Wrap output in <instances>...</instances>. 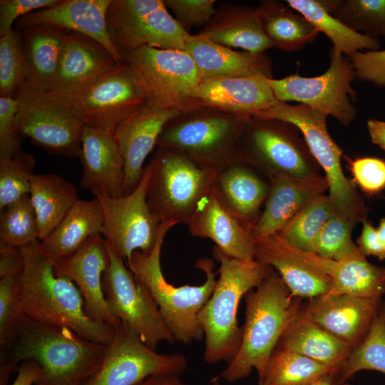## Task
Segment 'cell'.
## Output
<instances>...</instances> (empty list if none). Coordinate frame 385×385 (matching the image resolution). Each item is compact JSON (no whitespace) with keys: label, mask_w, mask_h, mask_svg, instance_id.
I'll return each instance as SVG.
<instances>
[{"label":"cell","mask_w":385,"mask_h":385,"mask_svg":"<svg viewBox=\"0 0 385 385\" xmlns=\"http://www.w3.org/2000/svg\"><path fill=\"white\" fill-rule=\"evenodd\" d=\"M26 78V66L19 30L0 38V96L16 98Z\"/></svg>","instance_id":"obj_44"},{"label":"cell","mask_w":385,"mask_h":385,"mask_svg":"<svg viewBox=\"0 0 385 385\" xmlns=\"http://www.w3.org/2000/svg\"><path fill=\"white\" fill-rule=\"evenodd\" d=\"M106 23L121 56L143 46L185 51L190 35L169 14L163 0H111Z\"/></svg>","instance_id":"obj_11"},{"label":"cell","mask_w":385,"mask_h":385,"mask_svg":"<svg viewBox=\"0 0 385 385\" xmlns=\"http://www.w3.org/2000/svg\"><path fill=\"white\" fill-rule=\"evenodd\" d=\"M29 197L36 215L38 240L43 242L78 200L75 186L56 174H34Z\"/></svg>","instance_id":"obj_35"},{"label":"cell","mask_w":385,"mask_h":385,"mask_svg":"<svg viewBox=\"0 0 385 385\" xmlns=\"http://www.w3.org/2000/svg\"><path fill=\"white\" fill-rule=\"evenodd\" d=\"M24 270L21 313L34 321L66 327L97 343L108 345L115 329L92 320L86 313L81 292L65 276H57L53 262L38 240L21 248Z\"/></svg>","instance_id":"obj_2"},{"label":"cell","mask_w":385,"mask_h":385,"mask_svg":"<svg viewBox=\"0 0 385 385\" xmlns=\"http://www.w3.org/2000/svg\"><path fill=\"white\" fill-rule=\"evenodd\" d=\"M166 8L186 31L194 26L205 25L216 11L214 0H163Z\"/></svg>","instance_id":"obj_49"},{"label":"cell","mask_w":385,"mask_h":385,"mask_svg":"<svg viewBox=\"0 0 385 385\" xmlns=\"http://www.w3.org/2000/svg\"><path fill=\"white\" fill-rule=\"evenodd\" d=\"M339 384V382L337 379V375L330 374L310 385H338Z\"/></svg>","instance_id":"obj_56"},{"label":"cell","mask_w":385,"mask_h":385,"mask_svg":"<svg viewBox=\"0 0 385 385\" xmlns=\"http://www.w3.org/2000/svg\"><path fill=\"white\" fill-rule=\"evenodd\" d=\"M366 126L371 142L385 150V121L369 119Z\"/></svg>","instance_id":"obj_54"},{"label":"cell","mask_w":385,"mask_h":385,"mask_svg":"<svg viewBox=\"0 0 385 385\" xmlns=\"http://www.w3.org/2000/svg\"><path fill=\"white\" fill-rule=\"evenodd\" d=\"M122 58L151 105L182 113L205 107L194 96L200 79L185 51L143 46Z\"/></svg>","instance_id":"obj_9"},{"label":"cell","mask_w":385,"mask_h":385,"mask_svg":"<svg viewBox=\"0 0 385 385\" xmlns=\"http://www.w3.org/2000/svg\"><path fill=\"white\" fill-rule=\"evenodd\" d=\"M257 8L265 34L278 49L297 51L313 42L319 33L304 16L280 1H261Z\"/></svg>","instance_id":"obj_37"},{"label":"cell","mask_w":385,"mask_h":385,"mask_svg":"<svg viewBox=\"0 0 385 385\" xmlns=\"http://www.w3.org/2000/svg\"><path fill=\"white\" fill-rule=\"evenodd\" d=\"M111 0H63L58 4L19 18L16 29L36 24H51L89 36L103 45L119 63L122 56L108 30L106 13Z\"/></svg>","instance_id":"obj_25"},{"label":"cell","mask_w":385,"mask_h":385,"mask_svg":"<svg viewBox=\"0 0 385 385\" xmlns=\"http://www.w3.org/2000/svg\"><path fill=\"white\" fill-rule=\"evenodd\" d=\"M325 9L351 30L385 36V0H319Z\"/></svg>","instance_id":"obj_40"},{"label":"cell","mask_w":385,"mask_h":385,"mask_svg":"<svg viewBox=\"0 0 385 385\" xmlns=\"http://www.w3.org/2000/svg\"><path fill=\"white\" fill-rule=\"evenodd\" d=\"M173 227L170 223H160L153 250L149 253L135 251L126 262L155 301L175 341L190 344L204 337L198 314L212 294L217 274L213 271V261L201 258L196 261L195 267L205 272L203 284L175 287L167 282L161 270L160 253L165 236Z\"/></svg>","instance_id":"obj_5"},{"label":"cell","mask_w":385,"mask_h":385,"mask_svg":"<svg viewBox=\"0 0 385 385\" xmlns=\"http://www.w3.org/2000/svg\"><path fill=\"white\" fill-rule=\"evenodd\" d=\"M135 385H190L183 381L179 376L169 374L151 375Z\"/></svg>","instance_id":"obj_55"},{"label":"cell","mask_w":385,"mask_h":385,"mask_svg":"<svg viewBox=\"0 0 385 385\" xmlns=\"http://www.w3.org/2000/svg\"><path fill=\"white\" fill-rule=\"evenodd\" d=\"M255 260L273 268L294 297L302 299L326 294L330 279L301 256L279 233L254 238Z\"/></svg>","instance_id":"obj_24"},{"label":"cell","mask_w":385,"mask_h":385,"mask_svg":"<svg viewBox=\"0 0 385 385\" xmlns=\"http://www.w3.org/2000/svg\"><path fill=\"white\" fill-rule=\"evenodd\" d=\"M35 163L31 154L21 150L11 158H0V210L29 194Z\"/></svg>","instance_id":"obj_46"},{"label":"cell","mask_w":385,"mask_h":385,"mask_svg":"<svg viewBox=\"0 0 385 385\" xmlns=\"http://www.w3.org/2000/svg\"><path fill=\"white\" fill-rule=\"evenodd\" d=\"M349 170L356 186L369 195L385 189V161L374 157L348 159Z\"/></svg>","instance_id":"obj_47"},{"label":"cell","mask_w":385,"mask_h":385,"mask_svg":"<svg viewBox=\"0 0 385 385\" xmlns=\"http://www.w3.org/2000/svg\"><path fill=\"white\" fill-rule=\"evenodd\" d=\"M187 225L192 235L211 240L225 255L240 260H255L252 230L224 207L214 187L199 203Z\"/></svg>","instance_id":"obj_28"},{"label":"cell","mask_w":385,"mask_h":385,"mask_svg":"<svg viewBox=\"0 0 385 385\" xmlns=\"http://www.w3.org/2000/svg\"><path fill=\"white\" fill-rule=\"evenodd\" d=\"M196 35L253 53H262L273 47L263 30L257 6L222 4Z\"/></svg>","instance_id":"obj_31"},{"label":"cell","mask_w":385,"mask_h":385,"mask_svg":"<svg viewBox=\"0 0 385 385\" xmlns=\"http://www.w3.org/2000/svg\"><path fill=\"white\" fill-rule=\"evenodd\" d=\"M213 255L220 262V276L212 295L198 314L205 337L203 359L208 364H229L242 340V327L237 323L240 300L274 269L255 260L230 257L215 247Z\"/></svg>","instance_id":"obj_4"},{"label":"cell","mask_w":385,"mask_h":385,"mask_svg":"<svg viewBox=\"0 0 385 385\" xmlns=\"http://www.w3.org/2000/svg\"><path fill=\"white\" fill-rule=\"evenodd\" d=\"M106 245L109 263L103 275V289L112 314L128 324L152 349L161 342L175 343L147 289L126 267L125 260L107 242Z\"/></svg>","instance_id":"obj_12"},{"label":"cell","mask_w":385,"mask_h":385,"mask_svg":"<svg viewBox=\"0 0 385 385\" xmlns=\"http://www.w3.org/2000/svg\"><path fill=\"white\" fill-rule=\"evenodd\" d=\"M150 161L147 196L150 210L160 223L188 225L199 203L212 190L219 167L163 147H158Z\"/></svg>","instance_id":"obj_6"},{"label":"cell","mask_w":385,"mask_h":385,"mask_svg":"<svg viewBox=\"0 0 385 385\" xmlns=\"http://www.w3.org/2000/svg\"><path fill=\"white\" fill-rule=\"evenodd\" d=\"M106 345L91 341L66 327L21 316L15 344L0 361V385H6L19 364L34 359L42 374L37 385H82L101 367Z\"/></svg>","instance_id":"obj_1"},{"label":"cell","mask_w":385,"mask_h":385,"mask_svg":"<svg viewBox=\"0 0 385 385\" xmlns=\"http://www.w3.org/2000/svg\"><path fill=\"white\" fill-rule=\"evenodd\" d=\"M103 213L98 200H80L41 242L50 258L55 262L78 249L91 237L101 234Z\"/></svg>","instance_id":"obj_34"},{"label":"cell","mask_w":385,"mask_h":385,"mask_svg":"<svg viewBox=\"0 0 385 385\" xmlns=\"http://www.w3.org/2000/svg\"><path fill=\"white\" fill-rule=\"evenodd\" d=\"M26 66L21 89L49 92L54 83L67 30L51 24H36L19 30Z\"/></svg>","instance_id":"obj_32"},{"label":"cell","mask_w":385,"mask_h":385,"mask_svg":"<svg viewBox=\"0 0 385 385\" xmlns=\"http://www.w3.org/2000/svg\"><path fill=\"white\" fill-rule=\"evenodd\" d=\"M274 348L303 355L338 373L352 351L349 345L315 323L308 315L304 304Z\"/></svg>","instance_id":"obj_33"},{"label":"cell","mask_w":385,"mask_h":385,"mask_svg":"<svg viewBox=\"0 0 385 385\" xmlns=\"http://www.w3.org/2000/svg\"><path fill=\"white\" fill-rule=\"evenodd\" d=\"M330 58L328 69L320 76L294 73L280 79L269 78V83L277 100L299 102L348 125L356 114L350 101L356 96L351 86L355 72L349 58L334 48Z\"/></svg>","instance_id":"obj_13"},{"label":"cell","mask_w":385,"mask_h":385,"mask_svg":"<svg viewBox=\"0 0 385 385\" xmlns=\"http://www.w3.org/2000/svg\"><path fill=\"white\" fill-rule=\"evenodd\" d=\"M249 118L202 107L168 122L157 145L180 151L204 165L220 167L241 158L240 142Z\"/></svg>","instance_id":"obj_8"},{"label":"cell","mask_w":385,"mask_h":385,"mask_svg":"<svg viewBox=\"0 0 385 385\" xmlns=\"http://www.w3.org/2000/svg\"><path fill=\"white\" fill-rule=\"evenodd\" d=\"M253 117L283 120L297 126L311 153L324 171L329 191L328 196L334 213L358 222L367 220L368 210L364 200L355 184L342 170V150L328 132L326 114L303 104L292 106L277 100L270 108Z\"/></svg>","instance_id":"obj_7"},{"label":"cell","mask_w":385,"mask_h":385,"mask_svg":"<svg viewBox=\"0 0 385 385\" xmlns=\"http://www.w3.org/2000/svg\"><path fill=\"white\" fill-rule=\"evenodd\" d=\"M151 161L144 168L137 187L120 197L98 195L103 213L101 235L125 261L135 251L150 252L158 237L160 222L148 203Z\"/></svg>","instance_id":"obj_15"},{"label":"cell","mask_w":385,"mask_h":385,"mask_svg":"<svg viewBox=\"0 0 385 385\" xmlns=\"http://www.w3.org/2000/svg\"><path fill=\"white\" fill-rule=\"evenodd\" d=\"M42 374L40 364L34 359L19 364L17 376L11 385H37Z\"/></svg>","instance_id":"obj_53"},{"label":"cell","mask_w":385,"mask_h":385,"mask_svg":"<svg viewBox=\"0 0 385 385\" xmlns=\"http://www.w3.org/2000/svg\"><path fill=\"white\" fill-rule=\"evenodd\" d=\"M214 191L224 207L251 230L261 215L270 191V180L242 158L218 168Z\"/></svg>","instance_id":"obj_22"},{"label":"cell","mask_w":385,"mask_h":385,"mask_svg":"<svg viewBox=\"0 0 385 385\" xmlns=\"http://www.w3.org/2000/svg\"><path fill=\"white\" fill-rule=\"evenodd\" d=\"M210 385H222L221 383L220 382V380L215 377H212L210 380Z\"/></svg>","instance_id":"obj_57"},{"label":"cell","mask_w":385,"mask_h":385,"mask_svg":"<svg viewBox=\"0 0 385 385\" xmlns=\"http://www.w3.org/2000/svg\"><path fill=\"white\" fill-rule=\"evenodd\" d=\"M185 51L196 64L200 81L264 75L272 78L271 59L264 53L237 51L195 35Z\"/></svg>","instance_id":"obj_30"},{"label":"cell","mask_w":385,"mask_h":385,"mask_svg":"<svg viewBox=\"0 0 385 385\" xmlns=\"http://www.w3.org/2000/svg\"><path fill=\"white\" fill-rule=\"evenodd\" d=\"M287 4L304 16L319 32H323L334 48L349 56L359 50H379L376 38L357 33L331 15L319 0H287Z\"/></svg>","instance_id":"obj_38"},{"label":"cell","mask_w":385,"mask_h":385,"mask_svg":"<svg viewBox=\"0 0 385 385\" xmlns=\"http://www.w3.org/2000/svg\"><path fill=\"white\" fill-rule=\"evenodd\" d=\"M359 79L385 87V50L356 51L348 56Z\"/></svg>","instance_id":"obj_50"},{"label":"cell","mask_w":385,"mask_h":385,"mask_svg":"<svg viewBox=\"0 0 385 385\" xmlns=\"http://www.w3.org/2000/svg\"><path fill=\"white\" fill-rule=\"evenodd\" d=\"M245 320L235 358L215 378L233 383L255 369L260 379L280 337L302 307L279 274L273 271L245 295Z\"/></svg>","instance_id":"obj_3"},{"label":"cell","mask_w":385,"mask_h":385,"mask_svg":"<svg viewBox=\"0 0 385 385\" xmlns=\"http://www.w3.org/2000/svg\"><path fill=\"white\" fill-rule=\"evenodd\" d=\"M357 223L352 218L334 213L317 236L312 252L336 261L352 254L359 248L351 239Z\"/></svg>","instance_id":"obj_45"},{"label":"cell","mask_w":385,"mask_h":385,"mask_svg":"<svg viewBox=\"0 0 385 385\" xmlns=\"http://www.w3.org/2000/svg\"><path fill=\"white\" fill-rule=\"evenodd\" d=\"M146 102L136 78L123 63L67 103L85 126L114 134Z\"/></svg>","instance_id":"obj_17"},{"label":"cell","mask_w":385,"mask_h":385,"mask_svg":"<svg viewBox=\"0 0 385 385\" xmlns=\"http://www.w3.org/2000/svg\"><path fill=\"white\" fill-rule=\"evenodd\" d=\"M363 370L385 374V300L367 334L342 366L337 374L338 381L346 382Z\"/></svg>","instance_id":"obj_41"},{"label":"cell","mask_w":385,"mask_h":385,"mask_svg":"<svg viewBox=\"0 0 385 385\" xmlns=\"http://www.w3.org/2000/svg\"><path fill=\"white\" fill-rule=\"evenodd\" d=\"M188 366L184 355L156 352L122 322L106 345L101 367L82 385H135L155 374L180 376Z\"/></svg>","instance_id":"obj_16"},{"label":"cell","mask_w":385,"mask_h":385,"mask_svg":"<svg viewBox=\"0 0 385 385\" xmlns=\"http://www.w3.org/2000/svg\"><path fill=\"white\" fill-rule=\"evenodd\" d=\"M264 75L200 81L194 96L205 107H212L251 118L277 101Z\"/></svg>","instance_id":"obj_27"},{"label":"cell","mask_w":385,"mask_h":385,"mask_svg":"<svg viewBox=\"0 0 385 385\" xmlns=\"http://www.w3.org/2000/svg\"><path fill=\"white\" fill-rule=\"evenodd\" d=\"M20 105L18 98L0 96V158H8L21 151L15 118Z\"/></svg>","instance_id":"obj_48"},{"label":"cell","mask_w":385,"mask_h":385,"mask_svg":"<svg viewBox=\"0 0 385 385\" xmlns=\"http://www.w3.org/2000/svg\"><path fill=\"white\" fill-rule=\"evenodd\" d=\"M183 113L166 110L146 102L128 117L115 130L114 135L123 158V195L138 185L143 164L168 122Z\"/></svg>","instance_id":"obj_20"},{"label":"cell","mask_w":385,"mask_h":385,"mask_svg":"<svg viewBox=\"0 0 385 385\" xmlns=\"http://www.w3.org/2000/svg\"><path fill=\"white\" fill-rule=\"evenodd\" d=\"M294 125L279 120L250 118L245 124L240 155L268 178L285 175L309 178L321 167Z\"/></svg>","instance_id":"obj_10"},{"label":"cell","mask_w":385,"mask_h":385,"mask_svg":"<svg viewBox=\"0 0 385 385\" xmlns=\"http://www.w3.org/2000/svg\"><path fill=\"white\" fill-rule=\"evenodd\" d=\"M334 213L329 196L322 194L312 200L278 233L295 247L312 252L317 236Z\"/></svg>","instance_id":"obj_42"},{"label":"cell","mask_w":385,"mask_h":385,"mask_svg":"<svg viewBox=\"0 0 385 385\" xmlns=\"http://www.w3.org/2000/svg\"><path fill=\"white\" fill-rule=\"evenodd\" d=\"M270 191L261 215L252 228L253 238L280 232L299 212L329 188L325 176L269 178Z\"/></svg>","instance_id":"obj_26"},{"label":"cell","mask_w":385,"mask_h":385,"mask_svg":"<svg viewBox=\"0 0 385 385\" xmlns=\"http://www.w3.org/2000/svg\"><path fill=\"white\" fill-rule=\"evenodd\" d=\"M338 372L303 355L274 348L258 385H310Z\"/></svg>","instance_id":"obj_39"},{"label":"cell","mask_w":385,"mask_h":385,"mask_svg":"<svg viewBox=\"0 0 385 385\" xmlns=\"http://www.w3.org/2000/svg\"><path fill=\"white\" fill-rule=\"evenodd\" d=\"M299 250L307 262L330 279V289L326 294L365 298H382L385 295V267L369 262L359 248L339 261Z\"/></svg>","instance_id":"obj_29"},{"label":"cell","mask_w":385,"mask_h":385,"mask_svg":"<svg viewBox=\"0 0 385 385\" xmlns=\"http://www.w3.org/2000/svg\"><path fill=\"white\" fill-rule=\"evenodd\" d=\"M79 158L83 188L94 197L123 196V158L114 134L84 126Z\"/></svg>","instance_id":"obj_23"},{"label":"cell","mask_w":385,"mask_h":385,"mask_svg":"<svg viewBox=\"0 0 385 385\" xmlns=\"http://www.w3.org/2000/svg\"><path fill=\"white\" fill-rule=\"evenodd\" d=\"M382 298L323 294L304 304L309 317L335 337L355 349L367 334Z\"/></svg>","instance_id":"obj_21"},{"label":"cell","mask_w":385,"mask_h":385,"mask_svg":"<svg viewBox=\"0 0 385 385\" xmlns=\"http://www.w3.org/2000/svg\"><path fill=\"white\" fill-rule=\"evenodd\" d=\"M361 233L357 239V246L365 256H373L380 260L385 259V217L381 219L377 228L366 220Z\"/></svg>","instance_id":"obj_52"},{"label":"cell","mask_w":385,"mask_h":385,"mask_svg":"<svg viewBox=\"0 0 385 385\" xmlns=\"http://www.w3.org/2000/svg\"><path fill=\"white\" fill-rule=\"evenodd\" d=\"M61 0H1L0 36L10 32L13 24L30 13L53 6Z\"/></svg>","instance_id":"obj_51"},{"label":"cell","mask_w":385,"mask_h":385,"mask_svg":"<svg viewBox=\"0 0 385 385\" xmlns=\"http://www.w3.org/2000/svg\"><path fill=\"white\" fill-rule=\"evenodd\" d=\"M109 263L105 239L97 234L88 239L71 255L53 262L57 276L71 279L82 294L86 314L93 321L117 329L122 323L108 309L103 275Z\"/></svg>","instance_id":"obj_18"},{"label":"cell","mask_w":385,"mask_h":385,"mask_svg":"<svg viewBox=\"0 0 385 385\" xmlns=\"http://www.w3.org/2000/svg\"><path fill=\"white\" fill-rule=\"evenodd\" d=\"M0 211V247L21 249L38 240L29 194Z\"/></svg>","instance_id":"obj_43"},{"label":"cell","mask_w":385,"mask_h":385,"mask_svg":"<svg viewBox=\"0 0 385 385\" xmlns=\"http://www.w3.org/2000/svg\"><path fill=\"white\" fill-rule=\"evenodd\" d=\"M15 118L19 135L51 155L79 157L84 124L70 103L48 93L21 89Z\"/></svg>","instance_id":"obj_14"},{"label":"cell","mask_w":385,"mask_h":385,"mask_svg":"<svg viewBox=\"0 0 385 385\" xmlns=\"http://www.w3.org/2000/svg\"><path fill=\"white\" fill-rule=\"evenodd\" d=\"M338 385H352L349 383H348L347 381L346 382H344V383H339Z\"/></svg>","instance_id":"obj_58"},{"label":"cell","mask_w":385,"mask_h":385,"mask_svg":"<svg viewBox=\"0 0 385 385\" xmlns=\"http://www.w3.org/2000/svg\"><path fill=\"white\" fill-rule=\"evenodd\" d=\"M121 63L96 40L67 31L57 75L51 90L47 93L69 102Z\"/></svg>","instance_id":"obj_19"},{"label":"cell","mask_w":385,"mask_h":385,"mask_svg":"<svg viewBox=\"0 0 385 385\" xmlns=\"http://www.w3.org/2000/svg\"><path fill=\"white\" fill-rule=\"evenodd\" d=\"M24 257L19 248L0 247V361L12 349L21 313Z\"/></svg>","instance_id":"obj_36"}]
</instances>
